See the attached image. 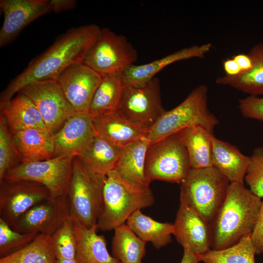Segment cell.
Returning a JSON list of instances; mask_svg holds the SVG:
<instances>
[{"instance_id": "6da1fadb", "label": "cell", "mask_w": 263, "mask_h": 263, "mask_svg": "<svg viewBox=\"0 0 263 263\" xmlns=\"http://www.w3.org/2000/svg\"><path fill=\"white\" fill-rule=\"evenodd\" d=\"M101 28L90 24L74 27L58 36L43 53L11 80L0 95V105L11 100L25 85L34 82L56 80L68 67L82 63L96 42Z\"/></svg>"}, {"instance_id": "7a4b0ae2", "label": "cell", "mask_w": 263, "mask_h": 263, "mask_svg": "<svg viewBox=\"0 0 263 263\" xmlns=\"http://www.w3.org/2000/svg\"><path fill=\"white\" fill-rule=\"evenodd\" d=\"M261 203V198L244 184L230 183L225 201L210 224L211 249L228 248L251 235Z\"/></svg>"}, {"instance_id": "3957f363", "label": "cell", "mask_w": 263, "mask_h": 263, "mask_svg": "<svg viewBox=\"0 0 263 263\" xmlns=\"http://www.w3.org/2000/svg\"><path fill=\"white\" fill-rule=\"evenodd\" d=\"M154 198L150 188L143 189L122 179L114 170L106 176L103 189V206L97 225L103 231L126 224L137 210L152 206Z\"/></svg>"}, {"instance_id": "277c9868", "label": "cell", "mask_w": 263, "mask_h": 263, "mask_svg": "<svg viewBox=\"0 0 263 263\" xmlns=\"http://www.w3.org/2000/svg\"><path fill=\"white\" fill-rule=\"evenodd\" d=\"M180 184V204L210 224L226 197L228 179L212 166L191 169Z\"/></svg>"}, {"instance_id": "5b68a950", "label": "cell", "mask_w": 263, "mask_h": 263, "mask_svg": "<svg viewBox=\"0 0 263 263\" xmlns=\"http://www.w3.org/2000/svg\"><path fill=\"white\" fill-rule=\"evenodd\" d=\"M207 94V86L201 84L179 105L166 111L149 131L147 138L150 144L194 125L201 126L213 133L219 121L208 108Z\"/></svg>"}, {"instance_id": "8992f818", "label": "cell", "mask_w": 263, "mask_h": 263, "mask_svg": "<svg viewBox=\"0 0 263 263\" xmlns=\"http://www.w3.org/2000/svg\"><path fill=\"white\" fill-rule=\"evenodd\" d=\"M105 178L91 174L74 158L67 197L70 217L75 222L88 228L97 225Z\"/></svg>"}, {"instance_id": "52a82bcc", "label": "cell", "mask_w": 263, "mask_h": 263, "mask_svg": "<svg viewBox=\"0 0 263 263\" xmlns=\"http://www.w3.org/2000/svg\"><path fill=\"white\" fill-rule=\"evenodd\" d=\"M191 169L187 149L175 134L150 144L145 166L149 184L154 180L181 183Z\"/></svg>"}, {"instance_id": "ba28073f", "label": "cell", "mask_w": 263, "mask_h": 263, "mask_svg": "<svg viewBox=\"0 0 263 263\" xmlns=\"http://www.w3.org/2000/svg\"><path fill=\"white\" fill-rule=\"evenodd\" d=\"M137 56L136 50L125 36L104 28L83 63L103 76L124 72Z\"/></svg>"}, {"instance_id": "9c48e42d", "label": "cell", "mask_w": 263, "mask_h": 263, "mask_svg": "<svg viewBox=\"0 0 263 263\" xmlns=\"http://www.w3.org/2000/svg\"><path fill=\"white\" fill-rule=\"evenodd\" d=\"M74 158L59 156L43 161L21 163L8 170L4 179L39 183L47 188L52 198L67 196Z\"/></svg>"}, {"instance_id": "30bf717a", "label": "cell", "mask_w": 263, "mask_h": 263, "mask_svg": "<svg viewBox=\"0 0 263 263\" xmlns=\"http://www.w3.org/2000/svg\"><path fill=\"white\" fill-rule=\"evenodd\" d=\"M18 93L25 95L32 100L52 135L76 113L67 100L56 80L30 83Z\"/></svg>"}, {"instance_id": "8fae6325", "label": "cell", "mask_w": 263, "mask_h": 263, "mask_svg": "<svg viewBox=\"0 0 263 263\" xmlns=\"http://www.w3.org/2000/svg\"><path fill=\"white\" fill-rule=\"evenodd\" d=\"M119 111L129 120L149 131L166 112L159 79L154 77L141 85L127 84Z\"/></svg>"}, {"instance_id": "7c38bea8", "label": "cell", "mask_w": 263, "mask_h": 263, "mask_svg": "<svg viewBox=\"0 0 263 263\" xmlns=\"http://www.w3.org/2000/svg\"><path fill=\"white\" fill-rule=\"evenodd\" d=\"M51 197L47 188L39 183L4 179L0 182V218L15 230L18 219L24 213Z\"/></svg>"}, {"instance_id": "4fadbf2b", "label": "cell", "mask_w": 263, "mask_h": 263, "mask_svg": "<svg viewBox=\"0 0 263 263\" xmlns=\"http://www.w3.org/2000/svg\"><path fill=\"white\" fill-rule=\"evenodd\" d=\"M67 196L50 198L36 204L18 219L15 230L51 236L70 218Z\"/></svg>"}, {"instance_id": "5bb4252c", "label": "cell", "mask_w": 263, "mask_h": 263, "mask_svg": "<svg viewBox=\"0 0 263 263\" xmlns=\"http://www.w3.org/2000/svg\"><path fill=\"white\" fill-rule=\"evenodd\" d=\"M102 76L84 63L65 69L56 80L71 105L76 112H88Z\"/></svg>"}, {"instance_id": "9a60e30c", "label": "cell", "mask_w": 263, "mask_h": 263, "mask_svg": "<svg viewBox=\"0 0 263 263\" xmlns=\"http://www.w3.org/2000/svg\"><path fill=\"white\" fill-rule=\"evenodd\" d=\"M4 15L0 30V47L13 41L32 22L50 12V0H0Z\"/></svg>"}, {"instance_id": "2e32d148", "label": "cell", "mask_w": 263, "mask_h": 263, "mask_svg": "<svg viewBox=\"0 0 263 263\" xmlns=\"http://www.w3.org/2000/svg\"><path fill=\"white\" fill-rule=\"evenodd\" d=\"M97 135L93 118L88 112L76 113L53 135L54 157L79 156L87 149Z\"/></svg>"}, {"instance_id": "e0dca14e", "label": "cell", "mask_w": 263, "mask_h": 263, "mask_svg": "<svg viewBox=\"0 0 263 263\" xmlns=\"http://www.w3.org/2000/svg\"><path fill=\"white\" fill-rule=\"evenodd\" d=\"M173 225V235L184 249L201 255L210 249V224L189 208L180 205Z\"/></svg>"}, {"instance_id": "ac0fdd59", "label": "cell", "mask_w": 263, "mask_h": 263, "mask_svg": "<svg viewBox=\"0 0 263 263\" xmlns=\"http://www.w3.org/2000/svg\"><path fill=\"white\" fill-rule=\"evenodd\" d=\"M97 134L110 143L123 148L147 137L149 130L126 118L119 111L93 118Z\"/></svg>"}, {"instance_id": "d6986e66", "label": "cell", "mask_w": 263, "mask_h": 263, "mask_svg": "<svg viewBox=\"0 0 263 263\" xmlns=\"http://www.w3.org/2000/svg\"><path fill=\"white\" fill-rule=\"evenodd\" d=\"M211 47L210 43L194 45L147 64H133L123 73L126 84L141 85L145 83L154 78L155 75L165 67L173 63L194 57L203 58L210 51Z\"/></svg>"}, {"instance_id": "ffe728a7", "label": "cell", "mask_w": 263, "mask_h": 263, "mask_svg": "<svg viewBox=\"0 0 263 263\" xmlns=\"http://www.w3.org/2000/svg\"><path fill=\"white\" fill-rule=\"evenodd\" d=\"M150 145L145 137L122 148L113 169L124 180L143 189L150 188L145 173L146 155Z\"/></svg>"}, {"instance_id": "44dd1931", "label": "cell", "mask_w": 263, "mask_h": 263, "mask_svg": "<svg viewBox=\"0 0 263 263\" xmlns=\"http://www.w3.org/2000/svg\"><path fill=\"white\" fill-rule=\"evenodd\" d=\"M21 163H30L54 157L53 135L37 129H27L12 132Z\"/></svg>"}, {"instance_id": "7402d4cb", "label": "cell", "mask_w": 263, "mask_h": 263, "mask_svg": "<svg viewBox=\"0 0 263 263\" xmlns=\"http://www.w3.org/2000/svg\"><path fill=\"white\" fill-rule=\"evenodd\" d=\"M0 109L12 132L27 129L48 132L39 111L24 94L18 93L11 100L0 105Z\"/></svg>"}, {"instance_id": "603a6c76", "label": "cell", "mask_w": 263, "mask_h": 263, "mask_svg": "<svg viewBox=\"0 0 263 263\" xmlns=\"http://www.w3.org/2000/svg\"><path fill=\"white\" fill-rule=\"evenodd\" d=\"M252 67L235 75H225L215 81L218 85L228 86L250 96L263 95V42L255 45L247 53Z\"/></svg>"}, {"instance_id": "cb8c5ba5", "label": "cell", "mask_w": 263, "mask_h": 263, "mask_svg": "<svg viewBox=\"0 0 263 263\" xmlns=\"http://www.w3.org/2000/svg\"><path fill=\"white\" fill-rule=\"evenodd\" d=\"M212 163L213 166L223 173L230 183L244 184L250 157L243 154L235 146L214 136Z\"/></svg>"}, {"instance_id": "d4e9b609", "label": "cell", "mask_w": 263, "mask_h": 263, "mask_svg": "<svg viewBox=\"0 0 263 263\" xmlns=\"http://www.w3.org/2000/svg\"><path fill=\"white\" fill-rule=\"evenodd\" d=\"M123 73L102 76L88 110L93 118L119 111L127 85Z\"/></svg>"}, {"instance_id": "484cf974", "label": "cell", "mask_w": 263, "mask_h": 263, "mask_svg": "<svg viewBox=\"0 0 263 263\" xmlns=\"http://www.w3.org/2000/svg\"><path fill=\"white\" fill-rule=\"evenodd\" d=\"M122 149L97 134L87 149L77 157L90 173L105 178L114 169Z\"/></svg>"}, {"instance_id": "4316f807", "label": "cell", "mask_w": 263, "mask_h": 263, "mask_svg": "<svg viewBox=\"0 0 263 263\" xmlns=\"http://www.w3.org/2000/svg\"><path fill=\"white\" fill-rule=\"evenodd\" d=\"M75 228L76 263H120L110 254L104 236L97 234V225L88 228L75 222Z\"/></svg>"}, {"instance_id": "83f0119b", "label": "cell", "mask_w": 263, "mask_h": 263, "mask_svg": "<svg viewBox=\"0 0 263 263\" xmlns=\"http://www.w3.org/2000/svg\"><path fill=\"white\" fill-rule=\"evenodd\" d=\"M175 134L187 149L192 169L213 166V133L201 126L194 125Z\"/></svg>"}, {"instance_id": "f1b7e54d", "label": "cell", "mask_w": 263, "mask_h": 263, "mask_svg": "<svg viewBox=\"0 0 263 263\" xmlns=\"http://www.w3.org/2000/svg\"><path fill=\"white\" fill-rule=\"evenodd\" d=\"M126 224L135 234L146 242L151 243L157 249L169 244L173 234V225L153 220L141 210L133 212Z\"/></svg>"}, {"instance_id": "f546056e", "label": "cell", "mask_w": 263, "mask_h": 263, "mask_svg": "<svg viewBox=\"0 0 263 263\" xmlns=\"http://www.w3.org/2000/svg\"><path fill=\"white\" fill-rule=\"evenodd\" d=\"M114 230L112 242L113 256L120 263H142L147 242L138 237L126 224Z\"/></svg>"}, {"instance_id": "4dcf8cb0", "label": "cell", "mask_w": 263, "mask_h": 263, "mask_svg": "<svg viewBox=\"0 0 263 263\" xmlns=\"http://www.w3.org/2000/svg\"><path fill=\"white\" fill-rule=\"evenodd\" d=\"M51 237L39 234L21 249L0 258V263H56Z\"/></svg>"}, {"instance_id": "1f68e13d", "label": "cell", "mask_w": 263, "mask_h": 263, "mask_svg": "<svg viewBox=\"0 0 263 263\" xmlns=\"http://www.w3.org/2000/svg\"><path fill=\"white\" fill-rule=\"evenodd\" d=\"M255 247L251 235L242 238L236 244L219 250H209L202 255L205 263H255Z\"/></svg>"}, {"instance_id": "d6a6232c", "label": "cell", "mask_w": 263, "mask_h": 263, "mask_svg": "<svg viewBox=\"0 0 263 263\" xmlns=\"http://www.w3.org/2000/svg\"><path fill=\"white\" fill-rule=\"evenodd\" d=\"M21 163L10 130L3 114H0V182L7 172Z\"/></svg>"}, {"instance_id": "836d02e7", "label": "cell", "mask_w": 263, "mask_h": 263, "mask_svg": "<svg viewBox=\"0 0 263 263\" xmlns=\"http://www.w3.org/2000/svg\"><path fill=\"white\" fill-rule=\"evenodd\" d=\"M51 237L56 259H75L76 237L72 218L66 220Z\"/></svg>"}, {"instance_id": "e575fe53", "label": "cell", "mask_w": 263, "mask_h": 263, "mask_svg": "<svg viewBox=\"0 0 263 263\" xmlns=\"http://www.w3.org/2000/svg\"><path fill=\"white\" fill-rule=\"evenodd\" d=\"M39 234L37 232H19L0 218V257L21 249L32 242Z\"/></svg>"}, {"instance_id": "d590c367", "label": "cell", "mask_w": 263, "mask_h": 263, "mask_svg": "<svg viewBox=\"0 0 263 263\" xmlns=\"http://www.w3.org/2000/svg\"><path fill=\"white\" fill-rule=\"evenodd\" d=\"M244 180L254 194L261 198L263 197V147H257L253 150Z\"/></svg>"}, {"instance_id": "8d00e7d4", "label": "cell", "mask_w": 263, "mask_h": 263, "mask_svg": "<svg viewBox=\"0 0 263 263\" xmlns=\"http://www.w3.org/2000/svg\"><path fill=\"white\" fill-rule=\"evenodd\" d=\"M239 109L244 117L263 121V95L239 99Z\"/></svg>"}, {"instance_id": "74e56055", "label": "cell", "mask_w": 263, "mask_h": 263, "mask_svg": "<svg viewBox=\"0 0 263 263\" xmlns=\"http://www.w3.org/2000/svg\"><path fill=\"white\" fill-rule=\"evenodd\" d=\"M251 239L256 254H263V201L261 204L258 220L251 233Z\"/></svg>"}, {"instance_id": "f35d334b", "label": "cell", "mask_w": 263, "mask_h": 263, "mask_svg": "<svg viewBox=\"0 0 263 263\" xmlns=\"http://www.w3.org/2000/svg\"><path fill=\"white\" fill-rule=\"evenodd\" d=\"M76 5L75 0H50L51 11L56 13L73 9Z\"/></svg>"}, {"instance_id": "ab89813d", "label": "cell", "mask_w": 263, "mask_h": 263, "mask_svg": "<svg viewBox=\"0 0 263 263\" xmlns=\"http://www.w3.org/2000/svg\"><path fill=\"white\" fill-rule=\"evenodd\" d=\"M238 64L242 72L250 69L252 66V61L248 54H240L232 58Z\"/></svg>"}, {"instance_id": "60d3db41", "label": "cell", "mask_w": 263, "mask_h": 263, "mask_svg": "<svg viewBox=\"0 0 263 263\" xmlns=\"http://www.w3.org/2000/svg\"><path fill=\"white\" fill-rule=\"evenodd\" d=\"M223 67L225 75H235L242 72L240 67L233 58L225 60L223 63Z\"/></svg>"}, {"instance_id": "b9f144b4", "label": "cell", "mask_w": 263, "mask_h": 263, "mask_svg": "<svg viewBox=\"0 0 263 263\" xmlns=\"http://www.w3.org/2000/svg\"><path fill=\"white\" fill-rule=\"evenodd\" d=\"M201 260L202 255L184 249L183 256L180 263H198Z\"/></svg>"}, {"instance_id": "7bdbcfd3", "label": "cell", "mask_w": 263, "mask_h": 263, "mask_svg": "<svg viewBox=\"0 0 263 263\" xmlns=\"http://www.w3.org/2000/svg\"><path fill=\"white\" fill-rule=\"evenodd\" d=\"M56 263H76L75 259L74 260H62L56 259Z\"/></svg>"}, {"instance_id": "ee69618b", "label": "cell", "mask_w": 263, "mask_h": 263, "mask_svg": "<svg viewBox=\"0 0 263 263\" xmlns=\"http://www.w3.org/2000/svg\"></svg>"}]
</instances>
